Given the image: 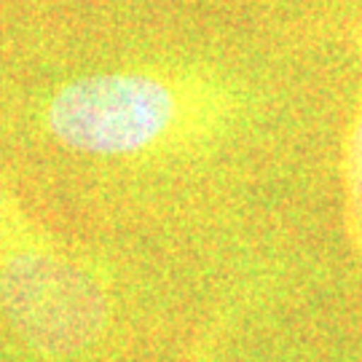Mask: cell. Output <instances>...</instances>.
Wrapping results in <instances>:
<instances>
[{"label": "cell", "instance_id": "6da1fadb", "mask_svg": "<svg viewBox=\"0 0 362 362\" xmlns=\"http://www.w3.org/2000/svg\"><path fill=\"white\" fill-rule=\"evenodd\" d=\"M218 113V94L199 78L121 67L65 81L40 116L54 143L73 153L129 158L177 145Z\"/></svg>", "mask_w": 362, "mask_h": 362}, {"label": "cell", "instance_id": "3957f363", "mask_svg": "<svg viewBox=\"0 0 362 362\" xmlns=\"http://www.w3.org/2000/svg\"><path fill=\"white\" fill-rule=\"evenodd\" d=\"M346 204L354 245L362 252V94L346 143Z\"/></svg>", "mask_w": 362, "mask_h": 362}, {"label": "cell", "instance_id": "7a4b0ae2", "mask_svg": "<svg viewBox=\"0 0 362 362\" xmlns=\"http://www.w3.org/2000/svg\"><path fill=\"white\" fill-rule=\"evenodd\" d=\"M0 309L25 344L52 357L89 351L110 325V298L97 274L54 245L3 191Z\"/></svg>", "mask_w": 362, "mask_h": 362}]
</instances>
